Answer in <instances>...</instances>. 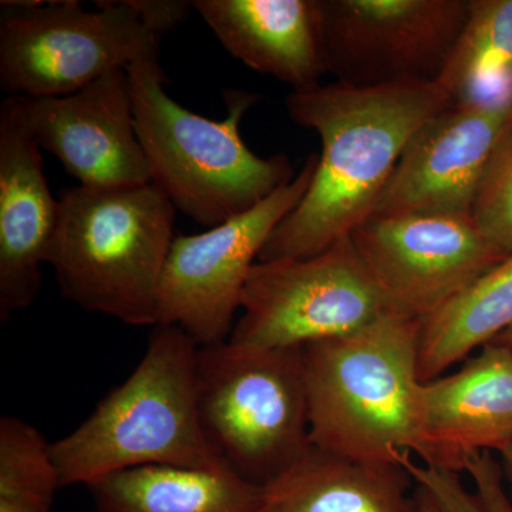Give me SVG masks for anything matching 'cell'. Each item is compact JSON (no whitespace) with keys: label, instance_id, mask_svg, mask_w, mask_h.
<instances>
[{"label":"cell","instance_id":"obj_1","mask_svg":"<svg viewBox=\"0 0 512 512\" xmlns=\"http://www.w3.org/2000/svg\"><path fill=\"white\" fill-rule=\"evenodd\" d=\"M453 101L437 83H332L289 94L293 123L322 141L311 187L266 242L259 261L309 258L375 215L404 148Z\"/></svg>","mask_w":512,"mask_h":512},{"label":"cell","instance_id":"obj_2","mask_svg":"<svg viewBox=\"0 0 512 512\" xmlns=\"http://www.w3.org/2000/svg\"><path fill=\"white\" fill-rule=\"evenodd\" d=\"M198 348L177 326H154L133 373L77 429L50 443L62 487L146 466L228 470L201 426Z\"/></svg>","mask_w":512,"mask_h":512},{"label":"cell","instance_id":"obj_3","mask_svg":"<svg viewBox=\"0 0 512 512\" xmlns=\"http://www.w3.org/2000/svg\"><path fill=\"white\" fill-rule=\"evenodd\" d=\"M420 322L384 313L366 328L303 348L311 443L393 464L420 444Z\"/></svg>","mask_w":512,"mask_h":512},{"label":"cell","instance_id":"obj_4","mask_svg":"<svg viewBox=\"0 0 512 512\" xmlns=\"http://www.w3.org/2000/svg\"><path fill=\"white\" fill-rule=\"evenodd\" d=\"M138 140L156 184L197 224L217 227L265 201L295 175L284 154L262 158L242 140L239 124L258 94L224 92L228 117L198 116L164 90L160 62L127 69Z\"/></svg>","mask_w":512,"mask_h":512},{"label":"cell","instance_id":"obj_5","mask_svg":"<svg viewBox=\"0 0 512 512\" xmlns=\"http://www.w3.org/2000/svg\"><path fill=\"white\" fill-rule=\"evenodd\" d=\"M50 249L64 298L130 326H157L175 207L156 184L77 185L59 194Z\"/></svg>","mask_w":512,"mask_h":512},{"label":"cell","instance_id":"obj_6","mask_svg":"<svg viewBox=\"0 0 512 512\" xmlns=\"http://www.w3.org/2000/svg\"><path fill=\"white\" fill-rule=\"evenodd\" d=\"M197 400L212 450L251 483H271L312 447L303 348L200 346Z\"/></svg>","mask_w":512,"mask_h":512},{"label":"cell","instance_id":"obj_7","mask_svg":"<svg viewBox=\"0 0 512 512\" xmlns=\"http://www.w3.org/2000/svg\"><path fill=\"white\" fill-rule=\"evenodd\" d=\"M0 2V87L9 97H60L138 63L160 62L163 37L127 0Z\"/></svg>","mask_w":512,"mask_h":512},{"label":"cell","instance_id":"obj_8","mask_svg":"<svg viewBox=\"0 0 512 512\" xmlns=\"http://www.w3.org/2000/svg\"><path fill=\"white\" fill-rule=\"evenodd\" d=\"M239 312L229 340L265 349L340 338L386 313L350 237L309 258L256 262Z\"/></svg>","mask_w":512,"mask_h":512},{"label":"cell","instance_id":"obj_9","mask_svg":"<svg viewBox=\"0 0 512 512\" xmlns=\"http://www.w3.org/2000/svg\"><path fill=\"white\" fill-rule=\"evenodd\" d=\"M318 157L255 208L210 231L175 235L161 279L158 325L177 326L198 346L225 342L266 242L311 187Z\"/></svg>","mask_w":512,"mask_h":512},{"label":"cell","instance_id":"obj_10","mask_svg":"<svg viewBox=\"0 0 512 512\" xmlns=\"http://www.w3.org/2000/svg\"><path fill=\"white\" fill-rule=\"evenodd\" d=\"M470 0H316L328 73L355 87L436 83Z\"/></svg>","mask_w":512,"mask_h":512},{"label":"cell","instance_id":"obj_11","mask_svg":"<svg viewBox=\"0 0 512 512\" xmlns=\"http://www.w3.org/2000/svg\"><path fill=\"white\" fill-rule=\"evenodd\" d=\"M350 238L384 311L420 323L505 259L457 215L375 214Z\"/></svg>","mask_w":512,"mask_h":512},{"label":"cell","instance_id":"obj_12","mask_svg":"<svg viewBox=\"0 0 512 512\" xmlns=\"http://www.w3.org/2000/svg\"><path fill=\"white\" fill-rule=\"evenodd\" d=\"M512 126V99L451 104L404 148L375 214L471 217L478 185Z\"/></svg>","mask_w":512,"mask_h":512},{"label":"cell","instance_id":"obj_13","mask_svg":"<svg viewBox=\"0 0 512 512\" xmlns=\"http://www.w3.org/2000/svg\"><path fill=\"white\" fill-rule=\"evenodd\" d=\"M30 134L84 187L151 183L127 69L60 97H16Z\"/></svg>","mask_w":512,"mask_h":512},{"label":"cell","instance_id":"obj_14","mask_svg":"<svg viewBox=\"0 0 512 512\" xmlns=\"http://www.w3.org/2000/svg\"><path fill=\"white\" fill-rule=\"evenodd\" d=\"M512 446V350L488 343L420 387V444L424 466L466 473L483 453L501 454Z\"/></svg>","mask_w":512,"mask_h":512},{"label":"cell","instance_id":"obj_15","mask_svg":"<svg viewBox=\"0 0 512 512\" xmlns=\"http://www.w3.org/2000/svg\"><path fill=\"white\" fill-rule=\"evenodd\" d=\"M59 200L16 97L0 104V320L29 308L55 239Z\"/></svg>","mask_w":512,"mask_h":512},{"label":"cell","instance_id":"obj_16","mask_svg":"<svg viewBox=\"0 0 512 512\" xmlns=\"http://www.w3.org/2000/svg\"><path fill=\"white\" fill-rule=\"evenodd\" d=\"M192 8L229 55L293 92L328 74L316 0H195Z\"/></svg>","mask_w":512,"mask_h":512},{"label":"cell","instance_id":"obj_17","mask_svg":"<svg viewBox=\"0 0 512 512\" xmlns=\"http://www.w3.org/2000/svg\"><path fill=\"white\" fill-rule=\"evenodd\" d=\"M409 474L311 447L264 485V512H420Z\"/></svg>","mask_w":512,"mask_h":512},{"label":"cell","instance_id":"obj_18","mask_svg":"<svg viewBox=\"0 0 512 512\" xmlns=\"http://www.w3.org/2000/svg\"><path fill=\"white\" fill-rule=\"evenodd\" d=\"M97 512H264L262 485L231 470L131 468L90 484Z\"/></svg>","mask_w":512,"mask_h":512},{"label":"cell","instance_id":"obj_19","mask_svg":"<svg viewBox=\"0 0 512 512\" xmlns=\"http://www.w3.org/2000/svg\"><path fill=\"white\" fill-rule=\"evenodd\" d=\"M512 328V255L420 323L419 377L429 382Z\"/></svg>","mask_w":512,"mask_h":512},{"label":"cell","instance_id":"obj_20","mask_svg":"<svg viewBox=\"0 0 512 512\" xmlns=\"http://www.w3.org/2000/svg\"><path fill=\"white\" fill-rule=\"evenodd\" d=\"M436 83L453 104L512 99V0H470Z\"/></svg>","mask_w":512,"mask_h":512},{"label":"cell","instance_id":"obj_21","mask_svg":"<svg viewBox=\"0 0 512 512\" xmlns=\"http://www.w3.org/2000/svg\"><path fill=\"white\" fill-rule=\"evenodd\" d=\"M60 484L50 443L28 421L0 419V512H52Z\"/></svg>","mask_w":512,"mask_h":512},{"label":"cell","instance_id":"obj_22","mask_svg":"<svg viewBox=\"0 0 512 512\" xmlns=\"http://www.w3.org/2000/svg\"><path fill=\"white\" fill-rule=\"evenodd\" d=\"M397 463L443 512H512L503 468L495 454H480L467 464L474 490L464 487L461 474L414 463L410 454L400 456Z\"/></svg>","mask_w":512,"mask_h":512},{"label":"cell","instance_id":"obj_23","mask_svg":"<svg viewBox=\"0 0 512 512\" xmlns=\"http://www.w3.org/2000/svg\"><path fill=\"white\" fill-rule=\"evenodd\" d=\"M471 220L491 247L505 258L512 255V126L481 178Z\"/></svg>","mask_w":512,"mask_h":512},{"label":"cell","instance_id":"obj_24","mask_svg":"<svg viewBox=\"0 0 512 512\" xmlns=\"http://www.w3.org/2000/svg\"><path fill=\"white\" fill-rule=\"evenodd\" d=\"M154 35L163 37L165 33L177 29L184 20L188 19L192 2L187 0H127Z\"/></svg>","mask_w":512,"mask_h":512},{"label":"cell","instance_id":"obj_25","mask_svg":"<svg viewBox=\"0 0 512 512\" xmlns=\"http://www.w3.org/2000/svg\"><path fill=\"white\" fill-rule=\"evenodd\" d=\"M500 464L503 468L504 481L512 501V446L500 454Z\"/></svg>","mask_w":512,"mask_h":512},{"label":"cell","instance_id":"obj_26","mask_svg":"<svg viewBox=\"0 0 512 512\" xmlns=\"http://www.w3.org/2000/svg\"><path fill=\"white\" fill-rule=\"evenodd\" d=\"M414 494H416L420 512H443L441 511L439 505L436 504V501L430 497L429 493H427L426 490H423V488L419 487V485H417V490Z\"/></svg>","mask_w":512,"mask_h":512},{"label":"cell","instance_id":"obj_27","mask_svg":"<svg viewBox=\"0 0 512 512\" xmlns=\"http://www.w3.org/2000/svg\"><path fill=\"white\" fill-rule=\"evenodd\" d=\"M497 342L503 343V345L508 346L512 350V328L508 329L507 332L503 333V335L498 336Z\"/></svg>","mask_w":512,"mask_h":512}]
</instances>
